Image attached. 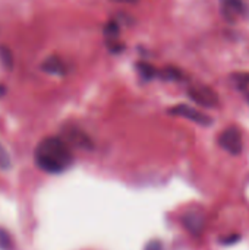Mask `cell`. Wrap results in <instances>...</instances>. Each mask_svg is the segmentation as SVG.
<instances>
[{"instance_id":"11","label":"cell","mask_w":249,"mask_h":250,"mask_svg":"<svg viewBox=\"0 0 249 250\" xmlns=\"http://www.w3.org/2000/svg\"><path fill=\"white\" fill-rule=\"evenodd\" d=\"M157 76H158L160 79H163V81H182V79L185 78L181 69L172 67V66L164 67L163 70H160Z\"/></svg>"},{"instance_id":"7","label":"cell","mask_w":249,"mask_h":250,"mask_svg":"<svg viewBox=\"0 0 249 250\" xmlns=\"http://www.w3.org/2000/svg\"><path fill=\"white\" fill-rule=\"evenodd\" d=\"M220 7L225 19L229 22H236L245 10L242 0H220Z\"/></svg>"},{"instance_id":"19","label":"cell","mask_w":249,"mask_h":250,"mask_svg":"<svg viewBox=\"0 0 249 250\" xmlns=\"http://www.w3.org/2000/svg\"><path fill=\"white\" fill-rule=\"evenodd\" d=\"M4 94V88L3 86H0V95H3Z\"/></svg>"},{"instance_id":"16","label":"cell","mask_w":249,"mask_h":250,"mask_svg":"<svg viewBox=\"0 0 249 250\" xmlns=\"http://www.w3.org/2000/svg\"><path fill=\"white\" fill-rule=\"evenodd\" d=\"M144 250H164V248H163V243H161V242H158V240H151V242L145 246V249Z\"/></svg>"},{"instance_id":"13","label":"cell","mask_w":249,"mask_h":250,"mask_svg":"<svg viewBox=\"0 0 249 250\" xmlns=\"http://www.w3.org/2000/svg\"><path fill=\"white\" fill-rule=\"evenodd\" d=\"M235 85L239 88V89H245L249 86V73L247 72H241V73H235L232 76Z\"/></svg>"},{"instance_id":"14","label":"cell","mask_w":249,"mask_h":250,"mask_svg":"<svg viewBox=\"0 0 249 250\" xmlns=\"http://www.w3.org/2000/svg\"><path fill=\"white\" fill-rule=\"evenodd\" d=\"M12 248L13 245H12V239L9 233L0 229V250H12Z\"/></svg>"},{"instance_id":"9","label":"cell","mask_w":249,"mask_h":250,"mask_svg":"<svg viewBox=\"0 0 249 250\" xmlns=\"http://www.w3.org/2000/svg\"><path fill=\"white\" fill-rule=\"evenodd\" d=\"M41 69L45 73L56 75V76H63L66 73V64L59 59V57H48L43 64Z\"/></svg>"},{"instance_id":"17","label":"cell","mask_w":249,"mask_h":250,"mask_svg":"<svg viewBox=\"0 0 249 250\" xmlns=\"http://www.w3.org/2000/svg\"><path fill=\"white\" fill-rule=\"evenodd\" d=\"M238 239H239V236H232V237H229V239H226V240H223L226 245H230V243H235V242H238Z\"/></svg>"},{"instance_id":"10","label":"cell","mask_w":249,"mask_h":250,"mask_svg":"<svg viewBox=\"0 0 249 250\" xmlns=\"http://www.w3.org/2000/svg\"><path fill=\"white\" fill-rule=\"evenodd\" d=\"M136 70H138V73L141 75V78L144 81H150V79H153L154 76L158 75L157 69L153 64L147 63V62H138L136 63Z\"/></svg>"},{"instance_id":"18","label":"cell","mask_w":249,"mask_h":250,"mask_svg":"<svg viewBox=\"0 0 249 250\" xmlns=\"http://www.w3.org/2000/svg\"><path fill=\"white\" fill-rule=\"evenodd\" d=\"M114 1H117V3H126V4H135L138 0H114Z\"/></svg>"},{"instance_id":"6","label":"cell","mask_w":249,"mask_h":250,"mask_svg":"<svg viewBox=\"0 0 249 250\" xmlns=\"http://www.w3.org/2000/svg\"><path fill=\"white\" fill-rule=\"evenodd\" d=\"M119 32H120V26L116 21H110L106 23V26H104L106 45L113 53H119L123 50V44L119 41Z\"/></svg>"},{"instance_id":"4","label":"cell","mask_w":249,"mask_h":250,"mask_svg":"<svg viewBox=\"0 0 249 250\" xmlns=\"http://www.w3.org/2000/svg\"><path fill=\"white\" fill-rule=\"evenodd\" d=\"M219 144L223 149H226L232 155H239L242 152V136L236 127L226 129L219 139Z\"/></svg>"},{"instance_id":"1","label":"cell","mask_w":249,"mask_h":250,"mask_svg":"<svg viewBox=\"0 0 249 250\" xmlns=\"http://www.w3.org/2000/svg\"><path fill=\"white\" fill-rule=\"evenodd\" d=\"M34 158L38 168L50 174L63 173L73 163V155L69 144L56 136L43 139L35 148Z\"/></svg>"},{"instance_id":"2","label":"cell","mask_w":249,"mask_h":250,"mask_svg":"<svg viewBox=\"0 0 249 250\" xmlns=\"http://www.w3.org/2000/svg\"><path fill=\"white\" fill-rule=\"evenodd\" d=\"M188 97L203 107H217L220 100L214 89L203 83H194L188 88Z\"/></svg>"},{"instance_id":"5","label":"cell","mask_w":249,"mask_h":250,"mask_svg":"<svg viewBox=\"0 0 249 250\" xmlns=\"http://www.w3.org/2000/svg\"><path fill=\"white\" fill-rule=\"evenodd\" d=\"M182 223H183L185 229H186L191 234L198 236V234H201L203 230H204V226H205V215H204V212L200 211V209H191V211H188V212L183 215Z\"/></svg>"},{"instance_id":"12","label":"cell","mask_w":249,"mask_h":250,"mask_svg":"<svg viewBox=\"0 0 249 250\" xmlns=\"http://www.w3.org/2000/svg\"><path fill=\"white\" fill-rule=\"evenodd\" d=\"M0 62L4 66V69L10 70L13 66V56L12 51L6 47V45H0Z\"/></svg>"},{"instance_id":"8","label":"cell","mask_w":249,"mask_h":250,"mask_svg":"<svg viewBox=\"0 0 249 250\" xmlns=\"http://www.w3.org/2000/svg\"><path fill=\"white\" fill-rule=\"evenodd\" d=\"M66 136H68V141L70 144H73L75 146H78V148H85V149L92 148L91 139L84 132H81L79 129H69L66 132Z\"/></svg>"},{"instance_id":"3","label":"cell","mask_w":249,"mask_h":250,"mask_svg":"<svg viewBox=\"0 0 249 250\" xmlns=\"http://www.w3.org/2000/svg\"><path fill=\"white\" fill-rule=\"evenodd\" d=\"M170 114L173 116H179V117H183V119H188L194 123H198L201 126H210L211 125V119L204 114L203 111L197 110L195 107L192 105H186V104H179V105H175L169 110Z\"/></svg>"},{"instance_id":"15","label":"cell","mask_w":249,"mask_h":250,"mask_svg":"<svg viewBox=\"0 0 249 250\" xmlns=\"http://www.w3.org/2000/svg\"><path fill=\"white\" fill-rule=\"evenodd\" d=\"M10 167V158H9V154L6 152V149L1 146L0 144V168L6 170Z\"/></svg>"}]
</instances>
